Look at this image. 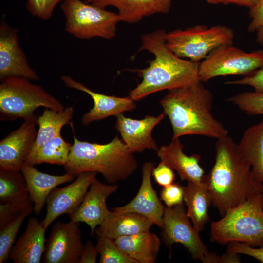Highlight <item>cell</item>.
<instances>
[{"label":"cell","instance_id":"cell-1","mask_svg":"<svg viewBox=\"0 0 263 263\" xmlns=\"http://www.w3.org/2000/svg\"><path fill=\"white\" fill-rule=\"evenodd\" d=\"M215 162L205 181L214 206L222 216L251 197L263 193V184L254 180L251 167L238 144L228 135L216 142Z\"/></svg>","mask_w":263,"mask_h":263},{"label":"cell","instance_id":"cell-2","mask_svg":"<svg viewBox=\"0 0 263 263\" xmlns=\"http://www.w3.org/2000/svg\"><path fill=\"white\" fill-rule=\"evenodd\" d=\"M168 91L160 104L170 122L172 139L187 135L217 139L228 135V131L212 113L213 96L202 82L198 80Z\"/></svg>","mask_w":263,"mask_h":263},{"label":"cell","instance_id":"cell-3","mask_svg":"<svg viewBox=\"0 0 263 263\" xmlns=\"http://www.w3.org/2000/svg\"><path fill=\"white\" fill-rule=\"evenodd\" d=\"M166 32L163 29L144 34L141 37L140 50L152 54L154 58L148 67L137 70L141 82L129 93L134 101L159 92L179 88L198 78L199 63L179 57L166 43Z\"/></svg>","mask_w":263,"mask_h":263},{"label":"cell","instance_id":"cell-4","mask_svg":"<svg viewBox=\"0 0 263 263\" xmlns=\"http://www.w3.org/2000/svg\"><path fill=\"white\" fill-rule=\"evenodd\" d=\"M73 138L68 161L63 166L67 173L77 176L95 172L108 184H116L127 179L137 169L133 153L117 136L106 144L80 141L75 135Z\"/></svg>","mask_w":263,"mask_h":263},{"label":"cell","instance_id":"cell-5","mask_svg":"<svg viewBox=\"0 0 263 263\" xmlns=\"http://www.w3.org/2000/svg\"><path fill=\"white\" fill-rule=\"evenodd\" d=\"M211 239L224 245L239 242L253 247L263 245V193L256 194L211 225Z\"/></svg>","mask_w":263,"mask_h":263},{"label":"cell","instance_id":"cell-6","mask_svg":"<svg viewBox=\"0 0 263 263\" xmlns=\"http://www.w3.org/2000/svg\"><path fill=\"white\" fill-rule=\"evenodd\" d=\"M0 120L38 119L35 111L39 107L60 111L65 108L42 86L23 77H11L0 81Z\"/></svg>","mask_w":263,"mask_h":263},{"label":"cell","instance_id":"cell-7","mask_svg":"<svg viewBox=\"0 0 263 263\" xmlns=\"http://www.w3.org/2000/svg\"><path fill=\"white\" fill-rule=\"evenodd\" d=\"M233 30L224 25H196L166 33V43L177 56L200 63L215 48L232 44Z\"/></svg>","mask_w":263,"mask_h":263},{"label":"cell","instance_id":"cell-8","mask_svg":"<svg viewBox=\"0 0 263 263\" xmlns=\"http://www.w3.org/2000/svg\"><path fill=\"white\" fill-rule=\"evenodd\" d=\"M61 9L66 18L65 31L77 38L111 39L116 36L120 22L117 13L81 0H65Z\"/></svg>","mask_w":263,"mask_h":263},{"label":"cell","instance_id":"cell-9","mask_svg":"<svg viewBox=\"0 0 263 263\" xmlns=\"http://www.w3.org/2000/svg\"><path fill=\"white\" fill-rule=\"evenodd\" d=\"M263 65V50L249 53L232 44L222 45L199 63L198 78L201 82H206L220 76H246Z\"/></svg>","mask_w":263,"mask_h":263},{"label":"cell","instance_id":"cell-10","mask_svg":"<svg viewBox=\"0 0 263 263\" xmlns=\"http://www.w3.org/2000/svg\"><path fill=\"white\" fill-rule=\"evenodd\" d=\"M192 224L183 204L166 207L161 239L170 250L173 244H182L194 260L203 263L209 252Z\"/></svg>","mask_w":263,"mask_h":263},{"label":"cell","instance_id":"cell-11","mask_svg":"<svg viewBox=\"0 0 263 263\" xmlns=\"http://www.w3.org/2000/svg\"><path fill=\"white\" fill-rule=\"evenodd\" d=\"M83 246L79 223L58 221L46 241L42 260L45 263H78Z\"/></svg>","mask_w":263,"mask_h":263},{"label":"cell","instance_id":"cell-12","mask_svg":"<svg viewBox=\"0 0 263 263\" xmlns=\"http://www.w3.org/2000/svg\"><path fill=\"white\" fill-rule=\"evenodd\" d=\"M97 173L83 172L69 185L63 188H55L46 200L47 212L42 225L46 230L57 217L73 214L82 203L90 185Z\"/></svg>","mask_w":263,"mask_h":263},{"label":"cell","instance_id":"cell-13","mask_svg":"<svg viewBox=\"0 0 263 263\" xmlns=\"http://www.w3.org/2000/svg\"><path fill=\"white\" fill-rule=\"evenodd\" d=\"M11 77L39 79L19 46L18 30L2 20L0 25V80Z\"/></svg>","mask_w":263,"mask_h":263},{"label":"cell","instance_id":"cell-14","mask_svg":"<svg viewBox=\"0 0 263 263\" xmlns=\"http://www.w3.org/2000/svg\"><path fill=\"white\" fill-rule=\"evenodd\" d=\"M37 119L24 120L18 129L1 140L0 168L21 170L26 163L36 141Z\"/></svg>","mask_w":263,"mask_h":263},{"label":"cell","instance_id":"cell-15","mask_svg":"<svg viewBox=\"0 0 263 263\" xmlns=\"http://www.w3.org/2000/svg\"><path fill=\"white\" fill-rule=\"evenodd\" d=\"M118 188L116 184H105L95 178L90 185L84 199L76 210L69 215L70 220L85 223L94 234L96 227L101 225L110 211L106 200Z\"/></svg>","mask_w":263,"mask_h":263},{"label":"cell","instance_id":"cell-16","mask_svg":"<svg viewBox=\"0 0 263 263\" xmlns=\"http://www.w3.org/2000/svg\"><path fill=\"white\" fill-rule=\"evenodd\" d=\"M61 79L67 87L84 92L93 99L94 107L85 113L81 119L84 126L111 116H116L126 111H132L136 107L135 101L129 96L119 97L94 92L69 75H63Z\"/></svg>","mask_w":263,"mask_h":263},{"label":"cell","instance_id":"cell-17","mask_svg":"<svg viewBox=\"0 0 263 263\" xmlns=\"http://www.w3.org/2000/svg\"><path fill=\"white\" fill-rule=\"evenodd\" d=\"M155 163L146 162L142 168V182L134 198L127 204L116 207L112 210L118 212H134L151 220L154 225L162 228L165 207L153 189L151 176Z\"/></svg>","mask_w":263,"mask_h":263},{"label":"cell","instance_id":"cell-18","mask_svg":"<svg viewBox=\"0 0 263 263\" xmlns=\"http://www.w3.org/2000/svg\"><path fill=\"white\" fill-rule=\"evenodd\" d=\"M165 116L163 113L157 116L146 115L143 119H134L120 113L116 116L115 128L132 153L142 152L146 149L157 151L158 147L152 136V131Z\"/></svg>","mask_w":263,"mask_h":263},{"label":"cell","instance_id":"cell-19","mask_svg":"<svg viewBox=\"0 0 263 263\" xmlns=\"http://www.w3.org/2000/svg\"><path fill=\"white\" fill-rule=\"evenodd\" d=\"M179 138L172 139L168 145H163L157 150L161 161L176 171L182 181L200 183L205 177L204 171L199 162L198 154L186 155Z\"/></svg>","mask_w":263,"mask_h":263},{"label":"cell","instance_id":"cell-20","mask_svg":"<svg viewBox=\"0 0 263 263\" xmlns=\"http://www.w3.org/2000/svg\"><path fill=\"white\" fill-rule=\"evenodd\" d=\"M45 230L36 217L30 218L25 231L12 246L9 259L15 263H40L45 247Z\"/></svg>","mask_w":263,"mask_h":263},{"label":"cell","instance_id":"cell-21","mask_svg":"<svg viewBox=\"0 0 263 263\" xmlns=\"http://www.w3.org/2000/svg\"><path fill=\"white\" fill-rule=\"evenodd\" d=\"M89 2L102 8H116L120 22L129 23H136L155 14H166L171 5V0H91Z\"/></svg>","mask_w":263,"mask_h":263},{"label":"cell","instance_id":"cell-22","mask_svg":"<svg viewBox=\"0 0 263 263\" xmlns=\"http://www.w3.org/2000/svg\"><path fill=\"white\" fill-rule=\"evenodd\" d=\"M20 171L25 180L29 195L33 203L35 213L39 215L48 196L58 186L73 181L76 176L66 173L62 175H53L37 169L34 166L24 164Z\"/></svg>","mask_w":263,"mask_h":263},{"label":"cell","instance_id":"cell-23","mask_svg":"<svg viewBox=\"0 0 263 263\" xmlns=\"http://www.w3.org/2000/svg\"><path fill=\"white\" fill-rule=\"evenodd\" d=\"M153 222L147 217L134 212L110 211L102 224L95 229L97 237L105 236L113 240L149 231Z\"/></svg>","mask_w":263,"mask_h":263},{"label":"cell","instance_id":"cell-24","mask_svg":"<svg viewBox=\"0 0 263 263\" xmlns=\"http://www.w3.org/2000/svg\"><path fill=\"white\" fill-rule=\"evenodd\" d=\"M184 202L187 207V215L199 233L210 221L208 210L213 203V197L205 177L202 182H188L184 187Z\"/></svg>","mask_w":263,"mask_h":263},{"label":"cell","instance_id":"cell-25","mask_svg":"<svg viewBox=\"0 0 263 263\" xmlns=\"http://www.w3.org/2000/svg\"><path fill=\"white\" fill-rule=\"evenodd\" d=\"M114 242L137 263H155L161 244L158 236L150 231L121 237Z\"/></svg>","mask_w":263,"mask_h":263},{"label":"cell","instance_id":"cell-26","mask_svg":"<svg viewBox=\"0 0 263 263\" xmlns=\"http://www.w3.org/2000/svg\"><path fill=\"white\" fill-rule=\"evenodd\" d=\"M238 145L251 167L254 180L258 183H263V120L247 129Z\"/></svg>","mask_w":263,"mask_h":263},{"label":"cell","instance_id":"cell-27","mask_svg":"<svg viewBox=\"0 0 263 263\" xmlns=\"http://www.w3.org/2000/svg\"><path fill=\"white\" fill-rule=\"evenodd\" d=\"M73 114L72 107H67L60 111L45 108L37 119L38 130L35 144L29 157L35 154L47 142L61 135L62 128L70 124Z\"/></svg>","mask_w":263,"mask_h":263},{"label":"cell","instance_id":"cell-28","mask_svg":"<svg viewBox=\"0 0 263 263\" xmlns=\"http://www.w3.org/2000/svg\"><path fill=\"white\" fill-rule=\"evenodd\" d=\"M72 144L61 135L54 137L29 157L26 164L34 166L42 163L65 165L68 161Z\"/></svg>","mask_w":263,"mask_h":263},{"label":"cell","instance_id":"cell-29","mask_svg":"<svg viewBox=\"0 0 263 263\" xmlns=\"http://www.w3.org/2000/svg\"><path fill=\"white\" fill-rule=\"evenodd\" d=\"M29 196L25 180L20 170L0 168V203Z\"/></svg>","mask_w":263,"mask_h":263},{"label":"cell","instance_id":"cell-30","mask_svg":"<svg viewBox=\"0 0 263 263\" xmlns=\"http://www.w3.org/2000/svg\"><path fill=\"white\" fill-rule=\"evenodd\" d=\"M33 211V207L27 209L16 219L0 229V263L9 259L17 233L25 219Z\"/></svg>","mask_w":263,"mask_h":263},{"label":"cell","instance_id":"cell-31","mask_svg":"<svg viewBox=\"0 0 263 263\" xmlns=\"http://www.w3.org/2000/svg\"><path fill=\"white\" fill-rule=\"evenodd\" d=\"M96 246L100 256L99 263H137L121 250L112 239L98 237Z\"/></svg>","mask_w":263,"mask_h":263},{"label":"cell","instance_id":"cell-32","mask_svg":"<svg viewBox=\"0 0 263 263\" xmlns=\"http://www.w3.org/2000/svg\"><path fill=\"white\" fill-rule=\"evenodd\" d=\"M226 101L249 115H263V93L244 92L228 98Z\"/></svg>","mask_w":263,"mask_h":263},{"label":"cell","instance_id":"cell-33","mask_svg":"<svg viewBox=\"0 0 263 263\" xmlns=\"http://www.w3.org/2000/svg\"><path fill=\"white\" fill-rule=\"evenodd\" d=\"M30 196L9 202L0 203V229L16 219L27 209L33 207Z\"/></svg>","mask_w":263,"mask_h":263},{"label":"cell","instance_id":"cell-34","mask_svg":"<svg viewBox=\"0 0 263 263\" xmlns=\"http://www.w3.org/2000/svg\"><path fill=\"white\" fill-rule=\"evenodd\" d=\"M65 0H26L30 13L43 20L50 19L56 6Z\"/></svg>","mask_w":263,"mask_h":263},{"label":"cell","instance_id":"cell-35","mask_svg":"<svg viewBox=\"0 0 263 263\" xmlns=\"http://www.w3.org/2000/svg\"><path fill=\"white\" fill-rule=\"evenodd\" d=\"M249 13L251 21L247 30L250 33H255L257 42L263 45V0L250 9Z\"/></svg>","mask_w":263,"mask_h":263},{"label":"cell","instance_id":"cell-36","mask_svg":"<svg viewBox=\"0 0 263 263\" xmlns=\"http://www.w3.org/2000/svg\"><path fill=\"white\" fill-rule=\"evenodd\" d=\"M184 187L177 183L164 187L160 192V199L167 207L183 204Z\"/></svg>","mask_w":263,"mask_h":263},{"label":"cell","instance_id":"cell-37","mask_svg":"<svg viewBox=\"0 0 263 263\" xmlns=\"http://www.w3.org/2000/svg\"><path fill=\"white\" fill-rule=\"evenodd\" d=\"M225 84L248 85L253 87L255 92L263 93V65L254 72L241 79L228 81Z\"/></svg>","mask_w":263,"mask_h":263},{"label":"cell","instance_id":"cell-38","mask_svg":"<svg viewBox=\"0 0 263 263\" xmlns=\"http://www.w3.org/2000/svg\"><path fill=\"white\" fill-rule=\"evenodd\" d=\"M227 244V252L246 255L263 263V245L256 248L246 244L236 242H230Z\"/></svg>","mask_w":263,"mask_h":263},{"label":"cell","instance_id":"cell-39","mask_svg":"<svg viewBox=\"0 0 263 263\" xmlns=\"http://www.w3.org/2000/svg\"><path fill=\"white\" fill-rule=\"evenodd\" d=\"M152 175L155 182L163 187L172 184L175 177L173 170L161 161L153 169Z\"/></svg>","mask_w":263,"mask_h":263},{"label":"cell","instance_id":"cell-40","mask_svg":"<svg viewBox=\"0 0 263 263\" xmlns=\"http://www.w3.org/2000/svg\"><path fill=\"white\" fill-rule=\"evenodd\" d=\"M98 254L97 247L91 241H87L84 245L78 263H95Z\"/></svg>","mask_w":263,"mask_h":263},{"label":"cell","instance_id":"cell-41","mask_svg":"<svg viewBox=\"0 0 263 263\" xmlns=\"http://www.w3.org/2000/svg\"><path fill=\"white\" fill-rule=\"evenodd\" d=\"M261 0H223V4H235L240 6H245L249 9L255 7Z\"/></svg>","mask_w":263,"mask_h":263},{"label":"cell","instance_id":"cell-42","mask_svg":"<svg viewBox=\"0 0 263 263\" xmlns=\"http://www.w3.org/2000/svg\"><path fill=\"white\" fill-rule=\"evenodd\" d=\"M238 254L226 252L220 256L219 263H240V259Z\"/></svg>","mask_w":263,"mask_h":263},{"label":"cell","instance_id":"cell-43","mask_svg":"<svg viewBox=\"0 0 263 263\" xmlns=\"http://www.w3.org/2000/svg\"><path fill=\"white\" fill-rule=\"evenodd\" d=\"M207 2L213 4H217L223 3V0H205Z\"/></svg>","mask_w":263,"mask_h":263},{"label":"cell","instance_id":"cell-44","mask_svg":"<svg viewBox=\"0 0 263 263\" xmlns=\"http://www.w3.org/2000/svg\"><path fill=\"white\" fill-rule=\"evenodd\" d=\"M86 3H89V2L91 0H86Z\"/></svg>","mask_w":263,"mask_h":263}]
</instances>
